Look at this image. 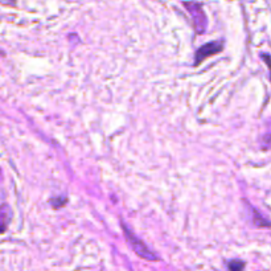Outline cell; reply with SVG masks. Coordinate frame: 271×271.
<instances>
[{"mask_svg": "<svg viewBox=\"0 0 271 271\" xmlns=\"http://www.w3.org/2000/svg\"><path fill=\"white\" fill-rule=\"evenodd\" d=\"M122 228H123V232H125V236H126L127 238V242L130 243L131 249L135 252V254H138L139 257L143 258V259H145V261H158L159 258L156 257L155 253L152 252V250H150L148 247L145 246L144 242L142 241V239H139L138 237H135L134 234H132V232H131L130 229L127 228L125 223H122Z\"/></svg>", "mask_w": 271, "mask_h": 271, "instance_id": "1", "label": "cell"}, {"mask_svg": "<svg viewBox=\"0 0 271 271\" xmlns=\"http://www.w3.org/2000/svg\"><path fill=\"white\" fill-rule=\"evenodd\" d=\"M184 7L188 10L189 15L192 16L196 32L199 34L204 33L208 23H207V16L203 10V5L200 3H184Z\"/></svg>", "mask_w": 271, "mask_h": 271, "instance_id": "2", "label": "cell"}, {"mask_svg": "<svg viewBox=\"0 0 271 271\" xmlns=\"http://www.w3.org/2000/svg\"><path fill=\"white\" fill-rule=\"evenodd\" d=\"M223 49V41H210V43L205 44L201 48H199L196 50L194 54V65H199L209 56H213V54L220 53Z\"/></svg>", "mask_w": 271, "mask_h": 271, "instance_id": "3", "label": "cell"}, {"mask_svg": "<svg viewBox=\"0 0 271 271\" xmlns=\"http://www.w3.org/2000/svg\"><path fill=\"white\" fill-rule=\"evenodd\" d=\"M247 207H249V205H247ZM249 209H250V214H252V217H253V223H254V225H255V226H259V228L271 226V223L267 221L266 218L262 217L261 214L258 213V210L253 209L252 207H249Z\"/></svg>", "mask_w": 271, "mask_h": 271, "instance_id": "4", "label": "cell"}, {"mask_svg": "<svg viewBox=\"0 0 271 271\" xmlns=\"http://www.w3.org/2000/svg\"><path fill=\"white\" fill-rule=\"evenodd\" d=\"M245 267V262L239 261V259H233L228 262L229 271H242Z\"/></svg>", "mask_w": 271, "mask_h": 271, "instance_id": "5", "label": "cell"}, {"mask_svg": "<svg viewBox=\"0 0 271 271\" xmlns=\"http://www.w3.org/2000/svg\"><path fill=\"white\" fill-rule=\"evenodd\" d=\"M50 204H52V207L56 209L61 208L63 205L66 204V197L65 196H60V197H53V199L50 200Z\"/></svg>", "mask_w": 271, "mask_h": 271, "instance_id": "6", "label": "cell"}, {"mask_svg": "<svg viewBox=\"0 0 271 271\" xmlns=\"http://www.w3.org/2000/svg\"><path fill=\"white\" fill-rule=\"evenodd\" d=\"M7 212H8V207L4 204L3 208H1V216H3V228H1V230L3 232L5 230V225H7Z\"/></svg>", "mask_w": 271, "mask_h": 271, "instance_id": "7", "label": "cell"}]
</instances>
